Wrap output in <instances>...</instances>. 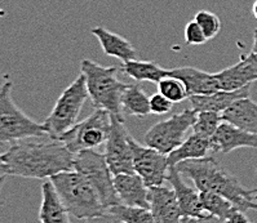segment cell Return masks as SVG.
<instances>
[{
	"label": "cell",
	"mask_w": 257,
	"mask_h": 223,
	"mask_svg": "<svg viewBox=\"0 0 257 223\" xmlns=\"http://www.w3.org/2000/svg\"><path fill=\"white\" fill-rule=\"evenodd\" d=\"M130 142L134 154L135 173L141 177L149 188L163 186L170 170L168 156L149 146L140 145L132 137Z\"/></svg>",
	"instance_id": "11"
},
{
	"label": "cell",
	"mask_w": 257,
	"mask_h": 223,
	"mask_svg": "<svg viewBox=\"0 0 257 223\" xmlns=\"http://www.w3.org/2000/svg\"><path fill=\"white\" fill-rule=\"evenodd\" d=\"M251 87L252 84L235 92L218 91L216 93L208 94V96H193L189 98L191 103V109H194L197 112L211 111L222 114L238 100L249 97Z\"/></svg>",
	"instance_id": "18"
},
{
	"label": "cell",
	"mask_w": 257,
	"mask_h": 223,
	"mask_svg": "<svg viewBox=\"0 0 257 223\" xmlns=\"http://www.w3.org/2000/svg\"><path fill=\"white\" fill-rule=\"evenodd\" d=\"M254 200H257V193H256V195H254Z\"/></svg>",
	"instance_id": "38"
},
{
	"label": "cell",
	"mask_w": 257,
	"mask_h": 223,
	"mask_svg": "<svg viewBox=\"0 0 257 223\" xmlns=\"http://www.w3.org/2000/svg\"><path fill=\"white\" fill-rule=\"evenodd\" d=\"M251 53L254 56V57H256V60H257V28L254 29V31H253V46H252Z\"/></svg>",
	"instance_id": "35"
},
{
	"label": "cell",
	"mask_w": 257,
	"mask_h": 223,
	"mask_svg": "<svg viewBox=\"0 0 257 223\" xmlns=\"http://www.w3.org/2000/svg\"><path fill=\"white\" fill-rule=\"evenodd\" d=\"M199 223H226V220L225 219H221V218H217V217H213V215H209V214H206L204 217L200 218Z\"/></svg>",
	"instance_id": "34"
},
{
	"label": "cell",
	"mask_w": 257,
	"mask_h": 223,
	"mask_svg": "<svg viewBox=\"0 0 257 223\" xmlns=\"http://www.w3.org/2000/svg\"><path fill=\"white\" fill-rule=\"evenodd\" d=\"M114 186L120 204L150 209V188L136 173L114 175Z\"/></svg>",
	"instance_id": "16"
},
{
	"label": "cell",
	"mask_w": 257,
	"mask_h": 223,
	"mask_svg": "<svg viewBox=\"0 0 257 223\" xmlns=\"http://www.w3.org/2000/svg\"><path fill=\"white\" fill-rule=\"evenodd\" d=\"M49 181L53 183L61 201L73 217L89 219L107 214V209L96 188L76 170L62 172Z\"/></svg>",
	"instance_id": "3"
},
{
	"label": "cell",
	"mask_w": 257,
	"mask_h": 223,
	"mask_svg": "<svg viewBox=\"0 0 257 223\" xmlns=\"http://www.w3.org/2000/svg\"><path fill=\"white\" fill-rule=\"evenodd\" d=\"M12 82L4 80L0 91V141L19 142L34 137L48 136L44 124H39L25 114L12 98Z\"/></svg>",
	"instance_id": "5"
},
{
	"label": "cell",
	"mask_w": 257,
	"mask_h": 223,
	"mask_svg": "<svg viewBox=\"0 0 257 223\" xmlns=\"http://www.w3.org/2000/svg\"><path fill=\"white\" fill-rule=\"evenodd\" d=\"M200 201H202V206L207 214L225 220L227 219L230 214L233 213L234 209H236L233 202L229 201L226 197L216 192H211V191L200 192Z\"/></svg>",
	"instance_id": "25"
},
{
	"label": "cell",
	"mask_w": 257,
	"mask_h": 223,
	"mask_svg": "<svg viewBox=\"0 0 257 223\" xmlns=\"http://www.w3.org/2000/svg\"><path fill=\"white\" fill-rule=\"evenodd\" d=\"M194 21L197 22L202 28L203 33L208 40L217 37V34L221 30L220 17L209 11H199L194 16Z\"/></svg>",
	"instance_id": "29"
},
{
	"label": "cell",
	"mask_w": 257,
	"mask_h": 223,
	"mask_svg": "<svg viewBox=\"0 0 257 223\" xmlns=\"http://www.w3.org/2000/svg\"><path fill=\"white\" fill-rule=\"evenodd\" d=\"M222 121H224L222 116L217 112H198L197 120H195L191 129H193V133H195L198 136L211 139L216 133V130L218 129V127L222 124Z\"/></svg>",
	"instance_id": "27"
},
{
	"label": "cell",
	"mask_w": 257,
	"mask_h": 223,
	"mask_svg": "<svg viewBox=\"0 0 257 223\" xmlns=\"http://www.w3.org/2000/svg\"><path fill=\"white\" fill-rule=\"evenodd\" d=\"M177 170L182 177L194 182L199 192L211 191L226 197L236 209L242 211L257 209L254 195L257 190H248L226 169L222 168L213 157H203L197 160H186L179 165Z\"/></svg>",
	"instance_id": "2"
},
{
	"label": "cell",
	"mask_w": 257,
	"mask_h": 223,
	"mask_svg": "<svg viewBox=\"0 0 257 223\" xmlns=\"http://www.w3.org/2000/svg\"><path fill=\"white\" fill-rule=\"evenodd\" d=\"M252 13H253V17L257 20V0L253 3V6H252Z\"/></svg>",
	"instance_id": "37"
},
{
	"label": "cell",
	"mask_w": 257,
	"mask_h": 223,
	"mask_svg": "<svg viewBox=\"0 0 257 223\" xmlns=\"http://www.w3.org/2000/svg\"><path fill=\"white\" fill-rule=\"evenodd\" d=\"M92 35H94L97 40L100 42L101 48L106 56L121 61V64L136 60V49L125 38L111 33L102 26H96L92 29Z\"/></svg>",
	"instance_id": "19"
},
{
	"label": "cell",
	"mask_w": 257,
	"mask_h": 223,
	"mask_svg": "<svg viewBox=\"0 0 257 223\" xmlns=\"http://www.w3.org/2000/svg\"><path fill=\"white\" fill-rule=\"evenodd\" d=\"M121 111L125 115L145 118L152 114L150 97L146 96L140 84H128L121 97Z\"/></svg>",
	"instance_id": "24"
},
{
	"label": "cell",
	"mask_w": 257,
	"mask_h": 223,
	"mask_svg": "<svg viewBox=\"0 0 257 223\" xmlns=\"http://www.w3.org/2000/svg\"><path fill=\"white\" fill-rule=\"evenodd\" d=\"M40 223H70V213L61 201L51 181L42 184V202L39 208Z\"/></svg>",
	"instance_id": "20"
},
{
	"label": "cell",
	"mask_w": 257,
	"mask_h": 223,
	"mask_svg": "<svg viewBox=\"0 0 257 223\" xmlns=\"http://www.w3.org/2000/svg\"><path fill=\"white\" fill-rule=\"evenodd\" d=\"M120 71L130 78L135 79L136 82H150L155 84L170 75V70L163 69L152 61L132 60L130 62L121 64Z\"/></svg>",
	"instance_id": "23"
},
{
	"label": "cell",
	"mask_w": 257,
	"mask_h": 223,
	"mask_svg": "<svg viewBox=\"0 0 257 223\" xmlns=\"http://www.w3.org/2000/svg\"><path fill=\"white\" fill-rule=\"evenodd\" d=\"M211 150V139L193 133L191 136L185 139L180 147L168 155V163H170V166H176L186 160L203 159V157H207Z\"/></svg>",
	"instance_id": "22"
},
{
	"label": "cell",
	"mask_w": 257,
	"mask_h": 223,
	"mask_svg": "<svg viewBox=\"0 0 257 223\" xmlns=\"http://www.w3.org/2000/svg\"><path fill=\"white\" fill-rule=\"evenodd\" d=\"M89 98L83 74L78 76L58 97L55 107L44 121L48 136L58 139L78 124L79 115L85 101Z\"/></svg>",
	"instance_id": "6"
},
{
	"label": "cell",
	"mask_w": 257,
	"mask_h": 223,
	"mask_svg": "<svg viewBox=\"0 0 257 223\" xmlns=\"http://www.w3.org/2000/svg\"><path fill=\"white\" fill-rule=\"evenodd\" d=\"M173 103L168 98L161 93H155L150 97V110L152 114L155 115H164L172 110Z\"/></svg>",
	"instance_id": "31"
},
{
	"label": "cell",
	"mask_w": 257,
	"mask_h": 223,
	"mask_svg": "<svg viewBox=\"0 0 257 223\" xmlns=\"http://www.w3.org/2000/svg\"><path fill=\"white\" fill-rule=\"evenodd\" d=\"M158 91L172 103H180L185 100H189L188 91L184 83L172 76H167L158 83Z\"/></svg>",
	"instance_id": "28"
},
{
	"label": "cell",
	"mask_w": 257,
	"mask_h": 223,
	"mask_svg": "<svg viewBox=\"0 0 257 223\" xmlns=\"http://www.w3.org/2000/svg\"><path fill=\"white\" fill-rule=\"evenodd\" d=\"M107 213L114 215L121 223H155L152 210L148 208L119 204L111 206Z\"/></svg>",
	"instance_id": "26"
},
{
	"label": "cell",
	"mask_w": 257,
	"mask_h": 223,
	"mask_svg": "<svg viewBox=\"0 0 257 223\" xmlns=\"http://www.w3.org/2000/svg\"><path fill=\"white\" fill-rule=\"evenodd\" d=\"M222 120L245 132L257 134V103L249 97L238 100L221 114Z\"/></svg>",
	"instance_id": "21"
},
{
	"label": "cell",
	"mask_w": 257,
	"mask_h": 223,
	"mask_svg": "<svg viewBox=\"0 0 257 223\" xmlns=\"http://www.w3.org/2000/svg\"><path fill=\"white\" fill-rule=\"evenodd\" d=\"M181 223H199V220H198V219H194V218L184 217V218H182Z\"/></svg>",
	"instance_id": "36"
},
{
	"label": "cell",
	"mask_w": 257,
	"mask_h": 223,
	"mask_svg": "<svg viewBox=\"0 0 257 223\" xmlns=\"http://www.w3.org/2000/svg\"><path fill=\"white\" fill-rule=\"evenodd\" d=\"M221 91L235 92L251 85L257 80V60L251 52L240 53L239 61L233 66L215 73Z\"/></svg>",
	"instance_id": "12"
},
{
	"label": "cell",
	"mask_w": 257,
	"mask_h": 223,
	"mask_svg": "<svg viewBox=\"0 0 257 223\" xmlns=\"http://www.w3.org/2000/svg\"><path fill=\"white\" fill-rule=\"evenodd\" d=\"M184 38L185 43L189 44V46H203V44H206L208 42V39L203 33L202 28L194 20L188 22L186 26H185Z\"/></svg>",
	"instance_id": "30"
},
{
	"label": "cell",
	"mask_w": 257,
	"mask_h": 223,
	"mask_svg": "<svg viewBox=\"0 0 257 223\" xmlns=\"http://www.w3.org/2000/svg\"><path fill=\"white\" fill-rule=\"evenodd\" d=\"M149 200L155 223H181L184 214L175 191L164 186L152 187Z\"/></svg>",
	"instance_id": "14"
},
{
	"label": "cell",
	"mask_w": 257,
	"mask_h": 223,
	"mask_svg": "<svg viewBox=\"0 0 257 223\" xmlns=\"http://www.w3.org/2000/svg\"><path fill=\"white\" fill-rule=\"evenodd\" d=\"M197 115L194 109H186L166 120L158 121L144 136L145 145L168 156L184 143L186 133L197 120Z\"/></svg>",
	"instance_id": "9"
},
{
	"label": "cell",
	"mask_w": 257,
	"mask_h": 223,
	"mask_svg": "<svg viewBox=\"0 0 257 223\" xmlns=\"http://www.w3.org/2000/svg\"><path fill=\"white\" fill-rule=\"evenodd\" d=\"M226 223H251L247 218L244 211L239 210V209H234V211L227 217Z\"/></svg>",
	"instance_id": "32"
},
{
	"label": "cell",
	"mask_w": 257,
	"mask_h": 223,
	"mask_svg": "<svg viewBox=\"0 0 257 223\" xmlns=\"http://www.w3.org/2000/svg\"><path fill=\"white\" fill-rule=\"evenodd\" d=\"M75 155L60 139L34 137L15 142L0 156L3 178L6 175L35 179H51L67 170H74Z\"/></svg>",
	"instance_id": "1"
},
{
	"label": "cell",
	"mask_w": 257,
	"mask_h": 223,
	"mask_svg": "<svg viewBox=\"0 0 257 223\" xmlns=\"http://www.w3.org/2000/svg\"><path fill=\"white\" fill-rule=\"evenodd\" d=\"M111 129V114L96 109L88 118L79 121L69 132L60 137V141L74 155L82 151L93 150L106 143Z\"/></svg>",
	"instance_id": "7"
},
{
	"label": "cell",
	"mask_w": 257,
	"mask_h": 223,
	"mask_svg": "<svg viewBox=\"0 0 257 223\" xmlns=\"http://www.w3.org/2000/svg\"><path fill=\"white\" fill-rule=\"evenodd\" d=\"M119 71L120 67L102 66L88 58H84L80 62V74L84 75L88 94L94 107L105 110L112 116L124 119L121 111V97L128 84L119 80Z\"/></svg>",
	"instance_id": "4"
},
{
	"label": "cell",
	"mask_w": 257,
	"mask_h": 223,
	"mask_svg": "<svg viewBox=\"0 0 257 223\" xmlns=\"http://www.w3.org/2000/svg\"><path fill=\"white\" fill-rule=\"evenodd\" d=\"M167 181L170 182L172 190L175 191L184 217L200 219L206 215L207 213L203 209L202 201H200V192L185 183L184 177L176 166H170Z\"/></svg>",
	"instance_id": "17"
},
{
	"label": "cell",
	"mask_w": 257,
	"mask_h": 223,
	"mask_svg": "<svg viewBox=\"0 0 257 223\" xmlns=\"http://www.w3.org/2000/svg\"><path fill=\"white\" fill-rule=\"evenodd\" d=\"M184 83L189 98L193 96H208L221 91L215 74L193 66H181L170 70V75Z\"/></svg>",
	"instance_id": "13"
},
{
	"label": "cell",
	"mask_w": 257,
	"mask_h": 223,
	"mask_svg": "<svg viewBox=\"0 0 257 223\" xmlns=\"http://www.w3.org/2000/svg\"><path fill=\"white\" fill-rule=\"evenodd\" d=\"M130 139L131 134L124 127V119L111 115V129L105 143L103 155L114 175L135 173L134 154Z\"/></svg>",
	"instance_id": "10"
},
{
	"label": "cell",
	"mask_w": 257,
	"mask_h": 223,
	"mask_svg": "<svg viewBox=\"0 0 257 223\" xmlns=\"http://www.w3.org/2000/svg\"><path fill=\"white\" fill-rule=\"evenodd\" d=\"M74 170L84 175L100 195L103 205L109 210L120 204L114 186V174L103 154L93 150L82 151L75 155Z\"/></svg>",
	"instance_id": "8"
},
{
	"label": "cell",
	"mask_w": 257,
	"mask_h": 223,
	"mask_svg": "<svg viewBox=\"0 0 257 223\" xmlns=\"http://www.w3.org/2000/svg\"><path fill=\"white\" fill-rule=\"evenodd\" d=\"M242 147L257 148V134L245 132L233 124L222 121L211 138L212 151L229 154Z\"/></svg>",
	"instance_id": "15"
},
{
	"label": "cell",
	"mask_w": 257,
	"mask_h": 223,
	"mask_svg": "<svg viewBox=\"0 0 257 223\" xmlns=\"http://www.w3.org/2000/svg\"><path fill=\"white\" fill-rule=\"evenodd\" d=\"M85 223H121V222L119 219H116L114 215H111V214L107 213V214H105V215H101V217L85 219Z\"/></svg>",
	"instance_id": "33"
}]
</instances>
